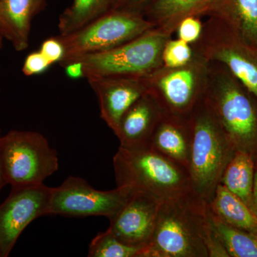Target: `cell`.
Segmentation results:
<instances>
[{
    "mask_svg": "<svg viewBox=\"0 0 257 257\" xmlns=\"http://www.w3.org/2000/svg\"><path fill=\"white\" fill-rule=\"evenodd\" d=\"M143 257H229L211 220L209 204L194 191L160 203Z\"/></svg>",
    "mask_w": 257,
    "mask_h": 257,
    "instance_id": "obj_1",
    "label": "cell"
},
{
    "mask_svg": "<svg viewBox=\"0 0 257 257\" xmlns=\"http://www.w3.org/2000/svg\"><path fill=\"white\" fill-rule=\"evenodd\" d=\"M113 167L117 187H131L161 202L192 190L188 171L150 148L119 147Z\"/></svg>",
    "mask_w": 257,
    "mask_h": 257,
    "instance_id": "obj_2",
    "label": "cell"
},
{
    "mask_svg": "<svg viewBox=\"0 0 257 257\" xmlns=\"http://www.w3.org/2000/svg\"><path fill=\"white\" fill-rule=\"evenodd\" d=\"M190 121L192 140L188 172L192 190L209 204L236 151L203 97Z\"/></svg>",
    "mask_w": 257,
    "mask_h": 257,
    "instance_id": "obj_3",
    "label": "cell"
},
{
    "mask_svg": "<svg viewBox=\"0 0 257 257\" xmlns=\"http://www.w3.org/2000/svg\"><path fill=\"white\" fill-rule=\"evenodd\" d=\"M203 99L236 151L257 150V99L234 77L219 74Z\"/></svg>",
    "mask_w": 257,
    "mask_h": 257,
    "instance_id": "obj_4",
    "label": "cell"
},
{
    "mask_svg": "<svg viewBox=\"0 0 257 257\" xmlns=\"http://www.w3.org/2000/svg\"><path fill=\"white\" fill-rule=\"evenodd\" d=\"M170 32L150 30L123 45L104 52L68 60L82 63L84 77H148L162 63ZM62 63H64V62Z\"/></svg>",
    "mask_w": 257,
    "mask_h": 257,
    "instance_id": "obj_5",
    "label": "cell"
},
{
    "mask_svg": "<svg viewBox=\"0 0 257 257\" xmlns=\"http://www.w3.org/2000/svg\"><path fill=\"white\" fill-rule=\"evenodd\" d=\"M0 157L12 188L43 184L59 169L57 152L37 132L11 130L1 136Z\"/></svg>",
    "mask_w": 257,
    "mask_h": 257,
    "instance_id": "obj_6",
    "label": "cell"
},
{
    "mask_svg": "<svg viewBox=\"0 0 257 257\" xmlns=\"http://www.w3.org/2000/svg\"><path fill=\"white\" fill-rule=\"evenodd\" d=\"M153 27V23L137 12L111 10L77 31L57 36L64 48V58L59 64L120 46Z\"/></svg>",
    "mask_w": 257,
    "mask_h": 257,
    "instance_id": "obj_7",
    "label": "cell"
},
{
    "mask_svg": "<svg viewBox=\"0 0 257 257\" xmlns=\"http://www.w3.org/2000/svg\"><path fill=\"white\" fill-rule=\"evenodd\" d=\"M135 192L128 187L98 190L82 177L70 176L60 186L52 188L49 215L103 216L109 219L124 207Z\"/></svg>",
    "mask_w": 257,
    "mask_h": 257,
    "instance_id": "obj_8",
    "label": "cell"
},
{
    "mask_svg": "<svg viewBox=\"0 0 257 257\" xmlns=\"http://www.w3.org/2000/svg\"><path fill=\"white\" fill-rule=\"evenodd\" d=\"M52 187L44 184L12 188L0 205V252L9 256L19 236L32 221L49 215Z\"/></svg>",
    "mask_w": 257,
    "mask_h": 257,
    "instance_id": "obj_9",
    "label": "cell"
},
{
    "mask_svg": "<svg viewBox=\"0 0 257 257\" xmlns=\"http://www.w3.org/2000/svg\"><path fill=\"white\" fill-rule=\"evenodd\" d=\"M161 201L137 192L114 216L108 229L121 242L146 248L156 226Z\"/></svg>",
    "mask_w": 257,
    "mask_h": 257,
    "instance_id": "obj_10",
    "label": "cell"
},
{
    "mask_svg": "<svg viewBox=\"0 0 257 257\" xmlns=\"http://www.w3.org/2000/svg\"><path fill=\"white\" fill-rule=\"evenodd\" d=\"M155 83L147 84L165 114L189 118L201 101L194 69L184 67L170 69Z\"/></svg>",
    "mask_w": 257,
    "mask_h": 257,
    "instance_id": "obj_11",
    "label": "cell"
},
{
    "mask_svg": "<svg viewBox=\"0 0 257 257\" xmlns=\"http://www.w3.org/2000/svg\"><path fill=\"white\" fill-rule=\"evenodd\" d=\"M87 79L99 101L101 119L114 133L124 113L149 91L145 79L140 77H89Z\"/></svg>",
    "mask_w": 257,
    "mask_h": 257,
    "instance_id": "obj_12",
    "label": "cell"
},
{
    "mask_svg": "<svg viewBox=\"0 0 257 257\" xmlns=\"http://www.w3.org/2000/svg\"><path fill=\"white\" fill-rule=\"evenodd\" d=\"M164 114L155 96L149 91L145 93L120 119L114 133L119 147L130 150L149 148L154 132Z\"/></svg>",
    "mask_w": 257,
    "mask_h": 257,
    "instance_id": "obj_13",
    "label": "cell"
},
{
    "mask_svg": "<svg viewBox=\"0 0 257 257\" xmlns=\"http://www.w3.org/2000/svg\"><path fill=\"white\" fill-rule=\"evenodd\" d=\"M192 140L190 117L164 114L154 132L149 148L188 171Z\"/></svg>",
    "mask_w": 257,
    "mask_h": 257,
    "instance_id": "obj_14",
    "label": "cell"
},
{
    "mask_svg": "<svg viewBox=\"0 0 257 257\" xmlns=\"http://www.w3.org/2000/svg\"><path fill=\"white\" fill-rule=\"evenodd\" d=\"M212 60L224 64L233 77L257 99V55L251 47L233 38L211 47Z\"/></svg>",
    "mask_w": 257,
    "mask_h": 257,
    "instance_id": "obj_15",
    "label": "cell"
},
{
    "mask_svg": "<svg viewBox=\"0 0 257 257\" xmlns=\"http://www.w3.org/2000/svg\"><path fill=\"white\" fill-rule=\"evenodd\" d=\"M209 13L227 24L234 38L257 50V0H215Z\"/></svg>",
    "mask_w": 257,
    "mask_h": 257,
    "instance_id": "obj_16",
    "label": "cell"
},
{
    "mask_svg": "<svg viewBox=\"0 0 257 257\" xmlns=\"http://www.w3.org/2000/svg\"><path fill=\"white\" fill-rule=\"evenodd\" d=\"M33 0H0V29L15 50H26L30 44Z\"/></svg>",
    "mask_w": 257,
    "mask_h": 257,
    "instance_id": "obj_17",
    "label": "cell"
},
{
    "mask_svg": "<svg viewBox=\"0 0 257 257\" xmlns=\"http://www.w3.org/2000/svg\"><path fill=\"white\" fill-rule=\"evenodd\" d=\"M209 207L211 212L226 224L257 235L256 214L222 184L216 187Z\"/></svg>",
    "mask_w": 257,
    "mask_h": 257,
    "instance_id": "obj_18",
    "label": "cell"
},
{
    "mask_svg": "<svg viewBox=\"0 0 257 257\" xmlns=\"http://www.w3.org/2000/svg\"><path fill=\"white\" fill-rule=\"evenodd\" d=\"M255 169L252 155L247 152L236 151L225 168L220 182L250 209Z\"/></svg>",
    "mask_w": 257,
    "mask_h": 257,
    "instance_id": "obj_19",
    "label": "cell"
},
{
    "mask_svg": "<svg viewBox=\"0 0 257 257\" xmlns=\"http://www.w3.org/2000/svg\"><path fill=\"white\" fill-rule=\"evenodd\" d=\"M215 0H157L152 5L150 15L165 25L170 32L187 17L209 13Z\"/></svg>",
    "mask_w": 257,
    "mask_h": 257,
    "instance_id": "obj_20",
    "label": "cell"
},
{
    "mask_svg": "<svg viewBox=\"0 0 257 257\" xmlns=\"http://www.w3.org/2000/svg\"><path fill=\"white\" fill-rule=\"evenodd\" d=\"M114 0H73L59 18L60 35H68L84 28L108 12Z\"/></svg>",
    "mask_w": 257,
    "mask_h": 257,
    "instance_id": "obj_21",
    "label": "cell"
},
{
    "mask_svg": "<svg viewBox=\"0 0 257 257\" xmlns=\"http://www.w3.org/2000/svg\"><path fill=\"white\" fill-rule=\"evenodd\" d=\"M210 216L216 234L229 257H257L256 234L226 224L211 210Z\"/></svg>",
    "mask_w": 257,
    "mask_h": 257,
    "instance_id": "obj_22",
    "label": "cell"
},
{
    "mask_svg": "<svg viewBox=\"0 0 257 257\" xmlns=\"http://www.w3.org/2000/svg\"><path fill=\"white\" fill-rule=\"evenodd\" d=\"M145 248L130 246L119 241L109 229L98 233L89 243V257H143Z\"/></svg>",
    "mask_w": 257,
    "mask_h": 257,
    "instance_id": "obj_23",
    "label": "cell"
},
{
    "mask_svg": "<svg viewBox=\"0 0 257 257\" xmlns=\"http://www.w3.org/2000/svg\"><path fill=\"white\" fill-rule=\"evenodd\" d=\"M192 52L188 43L181 40H169L162 53V62L168 69L187 66L192 58Z\"/></svg>",
    "mask_w": 257,
    "mask_h": 257,
    "instance_id": "obj_24",
    "label": "cell"
},
{
    "mask_svg": "<svg viewBox=\"0 0 257 257\" xmlns=\"http://www.w3.org/2000/svg\"><path fill=\"white\" fill-rule=\"evenodd\" d=\"M52 64L39 50L27 56L22 71L27 77H31L43 73Z\"/></svg>",
    "mask_w": 257,
    "mask_h": 257,
    "instance_id": "obj_25",
    "label": "cell"
},
{
    "mask_svg": "<svg viewBox=\"0 0 257 257\" xmlns=\"http://www.w3.org/2000/svg\"><path fill=\"white\" fill-rule=\"evenodd\" d=\"M177 28L179 40L188 44L197 41L202 33V23L194 17L183 19Z\"/></svg>",
    "mask_w": 257,
    "mask_h": 257,
    "instance_id": "obj_26",
    "label": "cell"
},
{
    "mask_svg": "<svg viewBox=\"0 0 257 257\" xmlns=\"http://www.w3.org/2000/svg\"><path fill=\"white\" fill-rule=\"evenodd\" d=\"M40 52L52 64L60 63L64 57L63 45L57 37H51L42 42Z\"/></svg>",
    "mask_w": 257,
    "mask_h": 257,
    "instance_id": "obj_27",
    "label": "cell"
},
{
    "mask_svg": "<svg viewBox=\"0 0 257 257\" xmlns=\"http://www.w3.org/2000/svg\"><path fill=\"white\" fill-rule=\"evenodd\" d=\"M64 67L67 77L72 79H77L84 77L83 66L79 61L72 60L60 64Z\"/></svg>",
    "mask_w": 257,
    "mask_h": 257,
    "instance_id": "obj_28",
    "label": "cell"
},
{
    "mask_svg": "<svg viewBox=\"0 0 257 257\" xmlns=\"http://www.w3.org/2000/svg\"><path fill=\"white\" fill-rule=\"evenodd\" d=\"M149 1L150 0H116L114 2L111 10L136 12L138 8Z\"/></svg>",
    "mask_w": 257,
    "mask_h": 257,
    "instance_id": "obj_29",
    "label": "cell"
},
{
    "mask_svg": "<svg viewBox=\"0 0 257 257\" xmlns=\"http://www.w3.org/2000/svg\"><path fill=\"white\" fill-rule=\"evenodd\" d=\"M251 210L257 215V167L255 169L254 179L252 189V195H251Z\"/></svg>",
    "mask_w": 257,
    "mask_h": 257,
    "instance_id": "obj_30",
    "label": "cell"
},
{
    "mask_svg": "<svg viewBox=\"0 0 257 257\" xmlns=\"http://www.w3.org/2000/svg\"><path fill=\"white\" fill-rule=\"evenodd\" d=\"M45 0H33L34 16L39 14L45 6Z\"/></svg>",
    "mask_w": 257,
    "mask_h": 257,
    "instance_id": "obj_31",
    "label": "cell"
},
{
    "mask_svg": "<svg viewBox=\"0 0 257 257\" xmlns=\"http://www.w3.org/2000/svg\"><path fill=\"white\" fill-rule=\"evenodd\" d=\"M0 138H1V130H0ZM6 184H8V183H7L6 179H5L3 163H2L1 157H0V191Z\"/></svg>",
    "mask_w": 257,
    "mask_h": 257,
    "instance_id": "obj_32",
    "label": "cell"
},
{
    "mask_svg": "<svg viewBox=\"0 0 257 257\" xmlns=\"http://www.w3.org/2000/svg\"><path fill=\"white\" fill-rule=\"evenodd\" d=\"M5 37L3 35V32H2L1 29H0V49L3 46V40H4Z\"/></svg>",
    "mask_w": 257,
    "mask_h": 257,
    "instance_id": "obj_33",
    "label": "cell"
},
{
    "mask_svg": "<svg viewBox=\"0 0 257 257\" xmlns=\"http://www.w3.org/2000/svg\"><path fill=\"white\" fill-rule=\"evenodd\" d=\"M253 160H254L255 167H257V150L256 152H255L254 155L253 156Z\"/></svg>",
    "mask_w": 257,
    "mask_h": 257,
    "instance_id": "obj_34",
    "label": "cell"
},
{
    "mask_svg": "<svg viewBox=\"0 0 257 257\" xmlns=\"http://www.w3.org/2000/svg\"><path fill=\"white\" fill-rule=\"evenodd\" d=\"M254 51H255V52H256V55H257V50H254Z\"/></svg>",
    "mask_w": 257,
    "mask_h": 257,
    "instance_id": "obj_35",
    "label": "cell"
},
{
    "mask_svg": "<svg viewBox=\"0 0 257 257\" xmlns=\"http://www.w3.org/2000/svg\"><path fill=\"white\" fill-rule=\"evenodd\" d=\"M0 257H2V256H1V252H0Z\"/></svg>",
    "mask_w": 257,
    "mask_h": 257,
    "instance_id": "obj_36",
    "label": "cell"
}]
</instances>
